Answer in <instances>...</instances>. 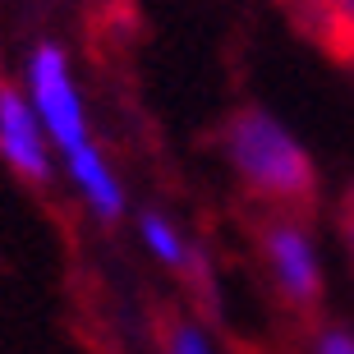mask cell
Segmentation results:
<instances>
[{"mask_svg":"<svg viewBox=\"0 0 354 354\" xmlns=\"http://www.w3.org/2000/svg\"><path fill=\"white\" fill-rule=\"evenodd\" d=\"M258 244H263V263L276 295L290 308H313L327 290V253L313 225L295 212H276L258 230Z\"/></svg>","mask_w":354,"mask_h":354,"instance_id":"cell-3","label":"cell"},{"mask_svg":"<svg viewBox=\"0 0 354 354\" xmlns=\"http://www.w3.org/2000/svg\"><path fill=\"white\" fill-rule=\"evenodd\" d=\"M221 157L235 184L263 207L295 212L317 194V161L308 143L267 106H244L225 120Z\"/></svg>","mask_w":354,"mask_h":354,"instance_id":"cell-2","label":"cell"},{"mask_svg":"<svg viewBox=\"0 0 354 354\" xmlns=\"http://www.w3.org/2000/svg\"><path fill=\"white\" fill-rule=\"evenodd\" d=\"M317 14L327 19L331 37L354 55V0H317Z\"/></svg>","mask_w":354,"mask_h":354,"instance_id":"cell-7","label":"cell"},{"mask_svg":"<svg viewBox=\"0 0 354 354\" xmlns=\"http://www.w3.org/2000/svg\"><path fill=\"white\" fill-rule=\"evenodd\" d=\"M341 239H345V253L354 263V189L345 194V207H341Z\"/></svg>","mask_w":354,"mask_h":354,"instance_id":"cell-9","label":"cell"},{"mask_svg":"<svg viewBox=\"0 0 354 354\" xmlns=\"http://www.w3.org/2000/svg\"><path fill=\"white\" fill-rule=\"evenodd\" d=\"M313 354H354V327L350 322H327L313 336Z\"/></svg>","mask_w":354,"mask_h":354,"instance_id":"cell-8","label":"cell"},{"mask_svg":"<svg viewBox=\"0 0 354 354\" xmlns=\"http://www.w3.org/2000/svg\"><path fill=\"white\" fill-rule=\"evenodd\" d=\"M161 354H221V345L198 317H175L161 336Z\"/></svg>","mask_w":354,"mask_h":354,"instance_id":"cell-6","label":"cell"},{"mask_svg":"<svg viewBox=\"0 0 354 354\" xmlns=\"http://www.w3.org/2000/svg\"><path fill=\"white\" fill-rule=\"evenodd\" d=\"M133 235H138V244H143L147 258H152L157 267H166V272H189V267L198 263L194 239H189V230L175 221L171 212H161V207L138 212V221H133Z\"/></svg>","mask_w":354,"mask_h":354,"instance_id":"cell-5","label":"cell"},{"mask_svg":"<svg viewBox=\"0 0 354 354\" xmlns=\"http://www.w3.org/2000/svg\"><path fill=\"white\" fill-rule=\"evenodd\" d=\"M19 88L28 92V102L37 111L46 143L55 152V175L69 184L79 207L92 221L106 225L120 221L129 212V189H124V175L115 171L111 152L97 138L92 102L79 79L74 55L51 37L32 41V51L24 55V69H19Z\"/></svg>","mask_w":354,"mask_h":354,"instance_id":"cell-1","label":"cell"},{"mask_svg":"<svg viewBox=\"0 0 354 354\" xmlns=\"http://www.w3.org/2000/svg\"><path fill=\"white\" fill-rule=\"evenodd\" d=\"M0 161L10 166V175H19L24 184H51L55 175V152L46 143L37 111L28 102V92L19 88V79L0 83Z\"/></svg>","mask_w":354,"mask_h":354,"instance_id":"cell-4","label":"cell"}]
</instances>
